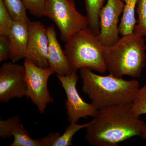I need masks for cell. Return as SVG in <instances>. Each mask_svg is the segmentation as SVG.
Segmentation results:
<instances>
[{
    "label": "cell",
    "mask_w": 146,
    "mask_h": 146,
    "mask_svg": "<svg viewBox=\"0 0 146 146\" xmlns=\"http://www.w3.org/2000/svg\"><path fill=\"white\" fill-rule=\"evenodd\" d=\"M92 123L86 128L85 138L94 146H117L134 136H140L145 123L133 112L132 103L98 110Z\"/></svg>",
    "instance_id": "1"
},
{
    "label": "cell",
    "mask_w": 146,
    "mask_h": 146,
    "mask_svg": "<svg viewBox=\"0 0 146 146\" xmlns=\"http://www.w3.org/2000/svg\"><path fill=\"white\" fill-rule=\"evenodd\" d=\"M82 91L88 96L98 110L118 105L132 103L140 89L133 79L126 80L109 74L101 76L86 68L80 70Z\"/></svg>",
    "instance_id": "2"
},
{
    "label": "cell",
    "mask_w": 146,
    "mask_h": 146,
    "mask_svg": "<svg viewBox=\"0 0 146 146\" xmlns=\"http://www.w3.org/2000/svg\"><path fill=\"white\" fill-rule=\"evenodd\" d=\"M146 51L143 36L134 32L122 35L112 46H104V58L107 71L116 77H140L146 66Z\"/></svg>",
    "instance_id": "3"
},
{
    "label": "cell",
    "mask_w": 146,
    "mask_h": 146,
    "mask_svg": "<svg viewBox=\"0 0 146 146\" xmlns=\"http://www.w3.org/2000/svg\"><path fill=\"white\" fill-rule=\"evenodd\" d=\"M104 46L88 27L71 36L64 52L72 72L86 68L101 74L107 71L103 56Z\"/></svg>",
    "instance_id": "4"
},
{
    "label": "cell",
    "mask_w": 146,
    "mask_h": 146,
    "mask_svg": "<svg viewBox=\"0 0 146 146\" xmlns=\"http://www.w3.org/2000/svg\"><path fill=\"white\" fill-rule=\"evenodd\" d=\"M45 14L54 22L60 31V39L65 42L88 27L86 16L77 10L74 0H46Z\"/></svg>",
    "instance_id": "5"
},
{
    "label": "cell",
    "mask_w": 146,
    "mask_h": 146,
    "mask_svg": "<svg viewBox=\"0 0 146 146\" xmlns=\"http://www.w3.org/2000/svg\"><path fill=\"white\" fill-rule=\"evenodd\" d=\"M27 97L31 100L41 114L44 113L47 105L54 102L48 87L49 78L55 72L50 67L40 68L25 58Z\"/></svg>",
    "instance_id": "6"
},
{
    "label": "cell",
    "mask_w": 146,
    "mask_h": 146,
    "mask_svg": "<svg viewBox=\"0 0 146 146\" xmlns=\"http://www.w3.org/2000/svg\"><path fill=\"white\" fill-rule=\"evenodd\" d=\"M57 77L66 94L65 106L69 121L77 123L81 118L95 117L98 110L91 103L84 102L77 89L78 79L77 73L72 72L67 75H57Z\"/></svg>",
    "instance_id": "7"
},
{
    "label": "cell",
    "mask_w": 146,
    "mask_h": 146,
    "mask_svg": "<svg viewBox=\"0 0 146 146\" xmlns=\"http://www.w3.org/2000/svg\"><path fill=\"white\" fill-rule=\"evenodd\" d=\"M24 96H27L25 66L12 62L3 63L0 68V102L7 103Z\"/></svg>",
    "instance_id": "8"
},
{
    "label": "cell",
    "mask_w": 146,
    "mask_h": 146,
    "mask_svg": "<svg viewBox=\"0 0 146 146\" xmlns=\"http://www.w3.org/2000/svg\"><path fill=\"white\" fill-rule=\"evenodd\" d=\"M124 3L123 0H107L100 11V32L97 37L103 45L110 46L119 40V22L123 13Z\"/></svg>",
    "instance_id": "9"
},
{
    "label": "cell",
    "mask_w": 146,
    "mask_h": 146,
    "mask_svg": "<svg viewBox=\"0 0 146 146\" xmlns=\"http://www.w3.org/2000/svg\"><path fill=\"white\" fill-rule=\"evenodd\" d=\"M28 30L25 58L37 67L48 68L49 41L47 28L41 22L30 21L28 23Z\"/></svg>",
    "instance_id": "10"
},
{
    "label": "cell",
    "mask_w": 146,
    "mask_h": 146,
    "mask_svg": "<svg viewBox=\"0 0 146 146\" xmlns=\"http://www.w3.org/2000/svg\"><path fill=\"white\" fill-rule=\"evenodd\" d=\"M0 137L4 139L13 137L11 146H42L39 139H33L30 136L18 116L0 121Z\"/></svg>",
    "instance_id": "11"
},
{
    "label": "cell",
    "mask_w": 146,
    "mask_h": 146,
    "mask_svg": "<svg viewBox=\"0 0 146 146\" xmlns=\"http://www.w3.org/2000/svg\"><path fill=\"white\" fill-rule=\"evenodd\" d=\"M48 37V61L49 67L58 75H67L72 73L67 58L56 37L53 26L47 28Z\"/></svg>",
    "instance_id": "12"
},
{
    "label": "cell",
    "mask_w": 146,
    "mask_h": 146,
    "mask_svg": "<svg viewBox=\"0 0 146 146\" xmlns=\"http://www.w3.org/2000/svg\"><path fill=\"white\" fill-rule=\"evenodd\" d=\"M8 36L11 44L9 58L11 62L16 63L25 58L28 41V23L14 21Z\"/></svg>",
    "instance_id": "13"
},
{
    "label": "cell",
    "mask_w": 146,
    "mask_h": 146,
    "mask_svg": "<svg viewBox=\"0 0 146 146\" xmlns=\"http://www.w3.org/2000/svg\"><path fill=\"white\" fill-rule=\"evenodd\" d=\"M124 3L123 16L119 25V34L122 35L131 34L133 32L137 21L136 8L139 0H123Z\"/></svg>",
    "instance_id": "14"
},
{
    "label": "cell",
    "mask_w": 146,
    "mask_h": 146,
    "mask_svg": "<svg viewBox=\"0 0 146 146\" xmlns=\"http://www.w3.org/2000/svg\"><path fill=\"white\" fill-rule=\"evenodd\" d=\"M106 0H85L88 27L98 35L100 32V11Z\"/></svg>",
    "instance_id": "15"
},
{
    "label": "cell",
    "mask_w": 146,
    "mask_h": 146,
    "mask_svg": "<svg viewBox=\"0 0 146 146\" xmlns=\"http://www.w3.org/2000/svg\"><path fill=\"white\" fill-rule=\"evenodd\" d=\"M13 21L29 23L30 21L27 15V8L21 0H3Z\"/></svg>",
    "instance_id": "16"
},
{
    "label": "cell",
    "mask_w": 146,
    "mask_h": 146,
    "mask_svg": "<svg viewBox=\"0 0 146 146\" xmlns=\"http://www.w3.org/2000/svg\"><path fill=\"white\" fill-rule=\"evenodd\" d=\"M92 123V121L83 124H78L76 122L71 123L70 125L66 128L64 133L58 137L53 146L72 145V140L75 134L79 131L88 127Z\"/></svg>",
    "instance_id": "17"
},
{
    "label": "cell",
    "mask_w": 146,
    "mask_h": 146,
    "mask_svg": "<svg viewBox=\"0 0 146 146\" xmlns=\"http://www.w3.org/2000/svg\"><path fill=\"white\" fill-rule=\"evenodd\" d=\"M136 12L138 19L133 32L146 38V0L138 1Z\"/></svg>",
    "instance_id": "18"
},
{
    "label": "cell",
    "mask_w": 146,
    "mask_h": 146,
    "mask_svg": "<svg viewBox=\"0 0 146 146\" xmlns=\"http://www.w3.org/2000/svg\"><path fill=\"white\" fill-rule=\"evenodd\" d=\"M13 21L3 0H0V35H8Z\"/></svg>",
    "instance_id": "19"
},
{
    "label": "cell",
    "mask_w": 146,
    "mask_h": 146,
    "mask_svg": "<svg viewBox=\"0 0 146 146\" xmlns=\"http://www.w3.org/2000/svg\"><path fill=\"white\" fill-rule=\"evenodd\" d=\"M132 109L137 116L146 115V83L138 90L132 103Z\"/></svg>",
    "instance_id": "20"
},
{
    "label": "cell",
    "mask_w": 146,
    "mask_h": 146,
    "mask_svg": "<svg viewBox=\"0 0 146 146\" xmlns=\"http://www.w3.org/2000/svg\"><path fill=\"white\" fill-rule=\"evenodd\" d=\"M27 9L33 16L37 18L46 16V0H21Z\"/></svg>",
    "instance_id": "21"
},
{
    "label": "cell",
    "mask_w": 146,
    "mask_h": 146,
    "mask_svg": "<svg viewBox=\"0 0 146 146\" xmlns=\"http://www.w3.org/2000/svg\"><path fill=\"white\" fill-rule=\"evenodd\" d=\"M11 52L10 39L8 35H0V62L9 58Z\"/></svg>",
    "instance_id": "22"
},
{
    "label": "cell",
    "mask_w": 146,
    "mask_h": 146,
    "mask_svg": "<svg viewBox=\"0 0 146 146\" xmlns=\"http://www.w3.org/2000/svg\"><path fill=\"white\" fill-rule=\"evenodd\" d=\"M60 134L59 133H50L44 138L39 139L42 146H53L55 142Z\"/></svg>",
    "instance_id": "23"
},
{
    "label": "cell",
    "mask_w": 146,
    "mask_h": 146,
    "mask_svg": "<svg viewBox=\"0 0 146 146\" xmlns=\"http://www.w3.org/2000/svg\"><path fill=\"white\" fill-rule=\"evenodd\" d=\"M141 138L146 141V124L140 135Z\"/></svg>",
    "instance_id": "24"
}]
</instances>
